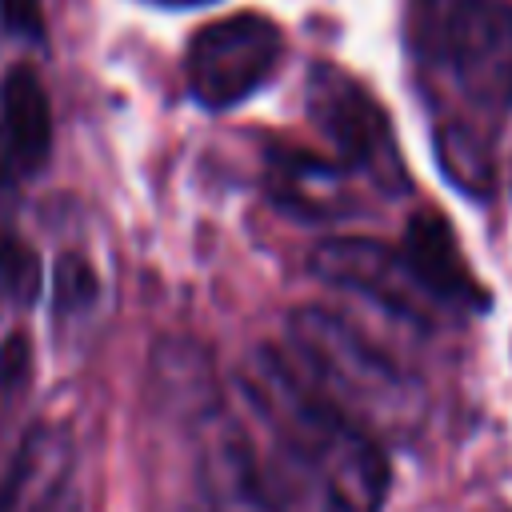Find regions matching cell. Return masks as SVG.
Returning a JSON list of instances; mask_svg holds the SVG:
<instances>
[{
	"label": "cell",
	"mask_w": 512,
	"mask_h": 512,
	"mask_svg": "<svg viewBox=\"0 0 512 512\" xmlns=\"http://www.w3.org/2000/svg\"><path fill=\"white\" fill-rule=\"evenodd\" d=\"M240 384L264 428L312 476L332 512H380L388 496V460L376 436L336 408L292 356L256 348L240 364Z\"/></svg>",
	"instance_id": "cell-1"
},
{
	"label": "cell",
	"mask_w": 512,
	"mask_h": 512,
	"mask_svg": "<svg viewBox=\"0 0 512 512\" xmlns=\"http://www.w3.org/2000/svg\"><path fill=\"white\" fill-rule=\"evenodd\" d=\"M292 360L300 372L372 436H408L420 428L428 392L400 360L380 352L360 328L320 304L288 316Z\"/></svg>",
	"instance_id": "cell-2"
},
{
	"label": "cell",
	"mask_w": 512,
	"mask_h": 512,
	"mask_svg": "<svg viewBox=\"0 0 512 512\" xmlns=\"http://www.w3.org/2000/svg\"><path fill=\"white\" fill-rule=\"evenodd\" d=\"M304 104H308L312 124L336 148L344 168H356L384 196H396L408 188L404 160H400V148L392 140L384 108L348 72H340L332 64H316L308 72Z\"/></svg>",
	"instance_id": "cell-3"
},
{
	"label": "cell",
	"mask_w": 512,
	"mask_h": 512,
	"mask_svg": "<svg viewBox=\"0 0 512 512\" xmlns=\"http://www.w3.org/2000/svg\"><path fill=\"white\" fill-rule=\"evenodd\" d=\"M284 36L280 28L260 12H240L212 20L200 28L188 44V92L200 108L224 112L240 100H248L280 64Z\"/></svg>",
	"instance_id": "cell-4"
},
{
	"label": "cell",
	"mask_w": 512,
	"mask_h": 512,
	"mask_svg": "<svg viewBox=\"0 0 512 512\" xmlns=\"http://www.w3.org/2000/svg\"><path fill=\"white\" fill-rule=\"evenodd\" d=\"M440 52L456 88L488 108H512V4L460 0L440 16Z\"/></svg>",
	"instance_id": "cell-5"
},
{
	"label": "cell",
	"mask_w": 512,
	"mask_h": 512,
	"mask_svg": "<svg viewBox=\"0 0 512 512\" xmlns=\"http://www.w3.org/2000/svg\"><path fill=\"white\" fill-rule=\"evenodd\" d=\"M312 272L344 292L368 296L380 308L412 320V324H432L436 312L444 308L424 280L412 272L404 248L380 244V240H364V236H336L312 248Z\"/></svg>",
	"instance_id": "cell-6"
},
{
	"label": "cell",
	"mask_w": 512,
	"mask_h": 512,
	"mask_svg": "<svg viewBox=\"0 0 512 512\" xmlns=\"http://www.w3.org/2000/svg\"><path fill=\"white\" fill-rule=\"evenodd\" d=\"M196 480L204 512H284L244 432L220 420L216 412L204 420V440L196 448Z\"/></svg>",
	"instance_id": "cell-7"
},
{
	"label": "cell",
	"mask_w": 512,
	"mask_h": 512,
	"mask_svg": "<svg viewBox=\"0 0 512 512\" xmlns=\"http://www.w3.org/2000/svg\"><path fill=\"white\" fill-rule=\"evenodd\" d=\"M268 196L300 220H340L356 212V200L348 192V168L340 160L332 164L300 148L268 152Z\"/></svg>",
	"instance_id": "cell-8"
},
{
	"label": "cell",
	"mask_w": 512,
	"mask_h": 512,
	"mask_svg": "<svg viewBox=\"0 0 512 512\" xmlns=\"http://www.w3.org/2000/svg\"><path fill=\"white\" fill-rule=\"evenodd\" d=\"M404 256L412 272L424 280V288L444 304V308H480L484 288L472 276L452 224L440 212H416L404 232Z\"/></svg>",
	"instance_id": "cell-9"
},
{
	"label": "cell",
	"mask_w": 512,
	"mask_h": 512,
	"mask_svg": "<svg viewBox=\"0 0 512 512\" xmlns=\"http://www.w3.org/2000/svg\"><path fill=\"white\" fill-rule=\"evenodd\" d=\"M72 488V436L60 424H36L0 488V512H44Z\"/></svg>",
	"instance_id": "cell-10"
},
{
	"label": "cell",
	"mask_w": 512,
	"mask_h": 512,
	"mask_svg": "<svg viewBox=\"0 0 512 512\" xmlns=\"http://www.w3.org/2000/svg\"><path fill=\"white\" fill-rule=\"evenodd\" d=\"M52 152L48 92L28 64L8 68L0 84V164L8 172H36Z\"/></svg>",
	"instance_id": "cell-11"
},
{
	"label": "cell",
	"mask_w": 512,
	"mask_h": 512,
	"mask_svg": "<svg viewBox=\"0 0 512 512\" xmlns=\"http://www.w3.org/2000/svg\"><path fill=\"white\" fill-rule=\"evenodd\" d=\"M436 152H440V168L448 172V180L460 184L464 192L484 196L492 188V152L484 136H476L468 124H440Z\"/></svg>",
	"instance_id": "cell-12"
},
{
	"label": "cell",
	"mask_w": 512,
	"mask_h": 512,
	"mask_svg": "<svg viewBox=\"0 0 512 512\" xmlns=\"http://www.w3.org/2000/svg\"><path fill=\"white\" fill-rule=\"evenodd\" d=\"M52 292H56V308L60 312H80L84 304H92V296H96V272H92V264L84 260V256H76V252H68V256H60L56 260V272H52Z\"/></svg>",
	"instance_id": "cell-13"
},
{
	"label": "cell",
	"mask_w": 512,
	"mask_h": 512,
	"mask_svg": "<svg viewBox=\"0 0 512 512\" xmlns=\"http://www.w3.org/2000/svg\"><path fill=\"white\" fill-rule=\"evenodd\" d=\"M0 288H8L20 300H32L40 288V264L36 256L16 244L12 236H0Z\"/></svg>",
	"instance_id": "cell-14"
},
{
	"label": "cell",
	"mask_w": 512,
	"mask_h": 512,
	"mask_svg": "<svg viewBox=\"0 0 512 512\" xmlns=\"http://www.w3.org/2000/svg\"><path fill=\"white\" fill-rule=\"evenodd\" d=\"M0 16L12 32L40 36L44 28V0H0Z\"/></svg>",
	"instance_id": "cell-15"
},
{
	"label": "cell",
	"mask_w": 512,
	"mask_h": 512,
	"mask_svg": "<svg viewBox=\"0 0 512 512\" xmlns=\"http://www.w3.org/2000/svg\"><path fill=\"white\" fill-rule=\"evenodd\" d=\"M44 512H80V500H76V488H68L52 508H44Z\"/></svg>",
	"instance_id": "cell-16"
},
{
	"label": "cell",
	"mask_w": 512,
	"mask_h": 512,
	"mask_svg": "<svg viewBox=\"0 0 512 512\" xmlns=\"http://www.w3.org/2000/svg\"><path fill=\"white\" fill-rule=\"evenodd\" d=\"M156 4H208V0H156Z\"/></svg>",
	"instance_id": "cell-17"
},
{
	"label": "cell",
	"mask_w": 512,
	"mask_h": 512,
	"mask_svg": "<svg viewBox=\"0 0 512 512\" xmlns=\"http://www.w3.org/2000/svg\"><path fill=\"white\" fill-rule=\"evenodd\" d=\"M432 4H448V8H452V4H460V0H432Z\"/></svg>",
	"instance_id": "cell-18"
}]
</instances>
